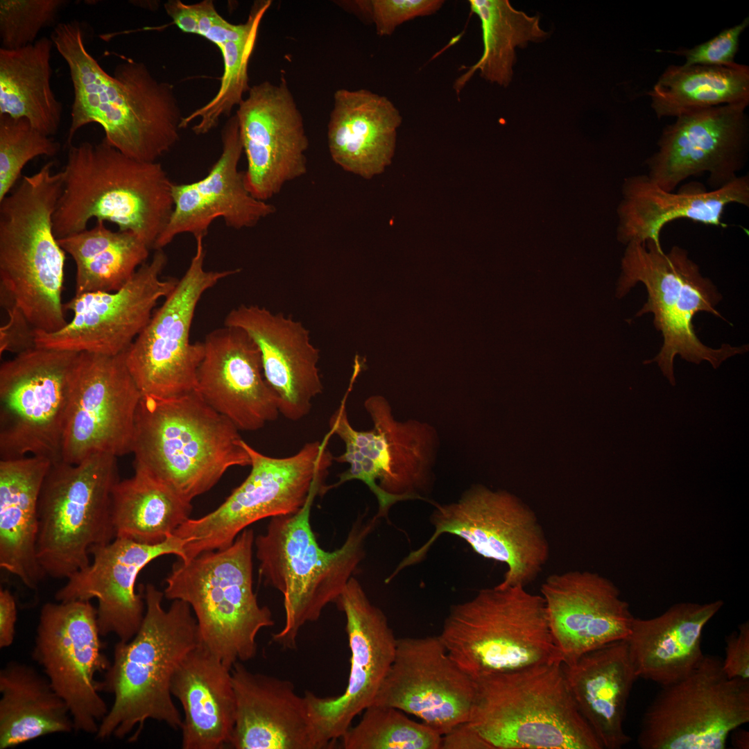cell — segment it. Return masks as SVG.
I'll use <instances>...</instances> for the list:
<instances>
[{
    "instance_id": "6da1fadb",
    "label": "cell",
    "mask_w": 749,
    "mask_h": 749,
    "mask_svg": "<svg viewBox=\"0 0 749 749\" xmlns=\"http://www.w3.org/2000/svg\"><path fill=\"white\" fill-rule=\"evenodd\" d=\"M78 20L57 24L50 38L66 62L74 89L67 144L78 130L100 125L109 145L141 162H157L180 139L184 118L173 87L147 66L126 58L107 74L88 52Z\"/></svg>"
},
{
    "instance_id": "7a4b0ae2",
    "label": "cell",
    "mask_w": 749,
    "mask_h": 749,
    "mask_svg": "<svg viewBox=\"0 0 749 749\" xmlns=\"http://www.w3.org/2000/svg\"><path fill=\"white\" fill-rule=\"evenodd\" d=\"M146 610L141 626L128 642L119 641L99 691L112 694V707L99 724L96 738L137 741L148 720L173 730L182 718L172 699L173 675L186 655L200 643L196 619L185 601L173 600L162 607L164 592L142 585Z\"/></svg>"
},
{
    "instance_id": "3957f363",
    "label": "cell",
    "mask_w": 749,
    "mask_h": 749,
    "mask_svg": "<svg viewBox=\"0 0 749 749\" xmlns=\"http://www.w3.org/2000/svg\"><path fill=\"white\" fill-rule=\"evenodd\" d=\"M62 173L53 215L57 239L84 231L96 218L133 232L151 249L173 213V183L162 164L130 158L104 138L69 144Z\"/></svg>"
},
{
    "instance_id": "277c9868",
    "label": "cell",
    "mask_w": 749,
    "mask_h": 749,
    "mask_svg": "<svg viewBox=\"0 0 749 749\" xmlns=\"http://www.w3.org/2000/svg\"><path fill=\"white\" fill-rule=\"evenodd\" d=\"M239 431L197 390L173 398L142 396L132 449L134 467L191 502L229 468L250 465Z\"/></svg>"
},
{
    "instance_id": "5b68a950",
    "label": "cell",
    "mask_w": 749,
    "mask_h": 749,
    "mask_svg": "<svg viewBox=\"0 0 749 749\" xmlns=\"http://www.w3.org/2000/svg\"><path fill=\"white\" fill-rule=\"evenodd\" d=\"M322 487L316 486L297 513L271 517L266 533L254 542L260 578L283 594L284 624L272 641L286 649L296 647L304 624L318 620L325 607L338 599L364 558V542L379 519L358 518L340 548L324 550L310 523L313 502Z\"/></svg>"
},
{
    "instance_id": "8992f818",
    "label": "cell",
    "mask_w": 749,
    "mask_h": 749,
    "mask_svg": "<svg viewBox=\"0 0 749 749\" xmlns=\"http://www.w3.org/2000/svg\"><path fill=\"white\" fill-rule=\"evenodd\" d=\"M49 161L0 201V293L37 330L54 332L68 322L62 303L65 252L53 229L62 190V171Z\"/></svg>"
},
{
    "instance_id": "52a82bcc",
    "label": "cell",
    "mask_w": 749,
    "mask_h": 749,
    "mask_svg": "<svg viewBox=\"0 0 749 749\" xmlns=\"http://www.w3.org/2000/svg\"><path fill=\"white\" fill-rule=\"evenodd\" d=\"M467 723L492 749H602L579 712L561 662L472 678Z\"/></svg>"
},
{
    "instance_id": "ba28073f",
    "label": "cell",
    "mask_w": 749,
    "mask_h": 749,
    "mask_svg": "<svg viewBox=\"0 0 749 749\" xmlns=\"http://www.w3.org/2000/svg\"><path fill=\"white\" fill-rule=\"evenodd\" d=\"M254 542L253 531L246 528L225 549L179 559L165 580L164 597L190 605L200 644L230 670L255 657L259 632L274 625L252 588Z\"/></svg>"
},
{
    "instance_id": "9c48e42d",
    "label": "cell",
    "mask_w": 749,
    "mask_h": 749,
    "mask_svg": "<svg viewBox=\"0 0 749 749\" xmlns=\"http://www.w3.org/2000/svg\"><path fill=\"white\" fill-rule=\"evenodd\" d=\"M617 294L626 295L638 283L647 292V300L636 313L653 315V325L663 341L657 354L644 364L656 363L671 385H675L674 359L700 364L707 361L717 369L728 359L748 351V345H705L694 330V317L706 312L724 319L716 307L722 295L712 280L702 275L688 252L678 246L666 252L653 241L630 242L624 255Z\"/></svg>"
},
{
    "instance_id": "30bf717a",
    "label": "cell",
    "mask_w": 749,
    "mask_h": 749,
    "mask_svg": "<svg viewBox=\"0 0 749 749\" xmlns=\"http://www.w3.org/2000/svg\"><path fill=\"white\" fill-rule=\"evenodd\" d=\"M439 636L472 678L562 662L543 597L522 586L483 589L451 605Z\"/></svg>"
},
{
    "instance_id": "8fae6325",
    "label": "cell",
    "mask_w": 749,
    "mask_h": 749,
    "mask_svg": "<svg viewBox=\"0 0 749 749\" xmlns=\"http://www.w3.org/2000/svg\"><path fill=\"white\" fill-rule=\"evenodd\" d=\"M347 393L329 419V431L345 444L335 461L349 465L334 485L322 494L352 480L364 483L379 504L376 515L386 516L398 501L420 499L433 483V465L438 447L435 429L415 420H397L388 401L372 395L364 402L372 428L358 431L350 424L345 407ZM431 502V501H430ZM432 503V502H431Z\"/></svg>"
},
{
    "instance_id": "7c38bea8",
    "label": "cell",
    "mask_w": 749,
    "mask_h": 749,
    "mask_svg": "<svg viewBox=\"0 0 749 749\" xmlns=\"http://www.w3.org/2000/svg\"><path fill=\"white\" fill-rule=\"evenodd\" d=\"M119 481L109 454L51 463L37 508L36 553L46 576L67 579L89 565L94 548L114 539L111 498Z\"/></svg>"
},
{
    "instance_id": "4fadbf2b",
    "label": "cell",
    "mask_w": 749,
    "mask_h": 749,
    "mask_svg": "<svg viewBox=\"0 0 749 749\" xmlns=\"http://www.w3.org/2000/svg\"><path fill=\"white\" fill-rule=\"evenodd\" d=\"M332 435L329 430L321 441L307 442L296 454L283 458L264 455L243 441L251 466L246 479L214 510L189 518L175 531V535L189 540L183 561L229 546L259 520L300 510L312 490L323 485L334 460L328 449Z\"/></svg>"
},
{
    "instance_id": "5bb4252c",
    "label": "cell",
    "mask_w": 749,
    "mask_h": 749,
    "mask_svg": "<svg viewBox=\"0 0 749 749\" xmlns=\"http://www.w3.org/2000/svg\"><path fill=\"white\" fill-rule=\"evenodd\" d=\"M434 532L397 565L390 577L420 562L443 534L458 536L479 555L505 563L500 587H526L540 574L549 556L545 533L534 513L511 495L483 486L467 490L455 502L435 503Z\"/></svg>"
},
{
    "instance_id": "9a60e30c",
    "label": "cell",
    "mask_w": 749,
    "mask_h": 749,
    "mask_svg": "<svg viewBox=\"0 0 749 749\" xmlns=\"http://www.w3.org/2000/svg\"><path fill=\"white\" fill-rule=\"evenodd\" d=\"M79 352L35 347L0 366V458L62 460L73 370Z\"/></svg>"
},
{
    "instance_id": "2e32d148",
    "label": "cell",
    "mask_w": 749,
    "mask_h": 749,
    "mask_svg": "<svg viewBox=\"0 0 749 749\" xmlns=\"http://www.w3.org/2000/svg\"><path fill=\"white\" fill-rule=\"evenodd\" d=\"M748 722L749 680L729 678L720 657L704 655L689 675L662 686L643 714L637 742L642 749H723Z\"/></svg>"
},
{
    "instance_id": "e0dca14e",
    "label": "cell",
    "mask_w": 749,
    "mask_h": 749,
    "mask_svg": "<svg viewBox=\"0 0 749 749\" xmlns=\"http://www.w3.org/2000/svg\"><path fill=\"white\" fill-rule=\"evenodd\" d=\"M203 239H195L196 252L184 274L126 352L127 366L142 396L173 398L196 390L204 345L190 341L196 309L207 290L240 271L206 270Z\"/></svg>"
},
{
    "instance_id": "ac0fdd59",
    "label": "cell",
    "mask_w": 749,
    "mask_h": 749,
    "mask_svg": "<svg viewBox=\"0 0 749 749\" xmlns=\"http://www.w3.org/2000/svg\"><path fill=\"white\" fill-rule=\"evenodd\" d=\"M101 636L90 601L49 602L40 610L32 653L67 703L74 730L92 734L109 709L95 678L111 662Z\"/></svg>"
},
{
    "instance_id": "d6986e66",
    "label": "cell",
    "mask_w": 749,
    "mask_h": 749,
    "mask_svg": "<svg viewBox=\"0 0 749 749\" xmlns=\"http://www.w3.org/2000/svg\"><path fill=\"white\" fill-rule=\"evenodd\" d=\"M126 352L107 356L79 352L72 373L62 461L76 464L96 454L132 453L142 395Z\"/></svg>"
},
{
    "instance_id": "ffe728a7",
    "label": "cell",
    "mask_w": 749,
    "mask_h": 749,
    "mask_svg": "<svg viewBox=\"0 0 749 749\" xmlns=\"http://www.w3.org/2000/svg\"><path fill=\"white\" fill-rule=\"evenodd\" d=\"M167 264L163 249L155 250L121 289L75 295L64 304L72 319L54 332L35 329V347L115 356L126 352L149 322L160 298L178 279L160 275Z\"/></svg>"
},
{
    "instance_id": "44dd1931",
    "label": "cell",
    "mask_w": 749,
    "mask_h": 749,
    "mask_svg": "<svg viewBox=\"0 0 749 749\" xmlns=\"http://www.w3.org/2000/svg\"><path fill=\"white\" fill-rule=\"evenodd\" d=\"M344 613L350 650L347 687L337 696L306 691L309 715L324 749L334 748L354 718L372 705L394 661L397 639L384 612L351 577L335 602Z\"/></svg>"
},
{
    "instance_id": "7402d4cb",
    "label": "cell",
    "mask_w": 749,
    "mask_h": 749,
    "mask_svg": "<svg viewBox=\"0 0 749 749\" xmlns=\"http://www.w3.org/2000/svg\"><path fill=\"white\" fill-rule=\"evenodd\" d=\"M748 103L727 104L685 112L667 125L657 150L646 160L648 177L672 191L684 180L708 173L718 189L745 166L749 148Z\"/></svg>"
},
{
    "instance_id": "603a6c76",
    "label": "cell",
    "mask_w": 749,
    "mask_h": 749,
    "mask_svg": "<svg viewBox=\"0 0 749 749\" xmlns=\"http://www.w3.org/2000/svg\"><path fill=\"white\" fill-rule=\"evenodd\" d=\"M247 160L246 187L266 202L307 171L309 139L286 80L250 87L235 114Z\"/></svg>"
},
{
    "instance_id": "cb8c5ba5",
    "label": "cell",
    "mask_w": 749,
    "mask_h": 749,
    "mask_svg": "<svg viewBox=\"0 0 749 749\" xmlns=\"http://www.w3.org/2000/svg\"><path fill=\"white\" fill-rule=\"evenodd\" d=\"M475 695L473 678L439 635L404 637L373 704L412 714L442 736L468 721Z\"/></svg>"
},
{
    "instance_id": "d4e9b609",
    "label": "cell",
    "mask_w": 749,
    "mask_h": 749,
    "mask_svg": "<svg viewBox=\"0 0 749 749\" xmlns=\"http://www.w3.org/2000/svg\"><path fill=\"white\" fill-rule=\"evenodd\" d=\"M187 542L174 534L157 544L114 538L92 550V561L68 578L55 599L58 602L96 599L101 635L114 634L119 641L128 642L139 630L146 610L142 585L138 592L135 589L139 574L162 556L173 554L184 560Z\"/></svg>"
},
{
    "instance_id": "484cf974",
    "label": "cell",
    "mask_w": 749,
    "mask_h": 749,
    "mask_svg": "<svg viewBox=\"0 0 749 749\" xmlns=\"http://www.w3.org/2000/svg\"><path fill=\"white\" fill-rule=\"evenodd\" d=\"M548 622L562 663L626 639L634 619L609 579L586 571L554 574L541 586Z\"/></svg>"
},
{
    "instance_id": "4316f807",
    "label": "cell",
    "mask_w": 749,
    "mask_h": 749,
    "mask_svg": "<svg viewBox=\"0 0 749 749\" xmlns=\"http://www.w3.org/2000/svg\"><path fill=\"white\" fill-rule=\"evenodd\" d=\"M221 139V155L205 177L188 184L173 183L174 209L153 245L155 250L163 249L181 234L205 238L218 218L227 227L241 230L255 227L275 212L274 205L250 193L243 172L239 171L243 148L236 114L224 125Z\"/></svg>"
},
{
    "instance_id": "83f0119b",
    "label": "cell",
    "mask_w": 749,
    "mask_h": 749,
    "mask_svg": "<svg viewBox=\"0 0 749 749\" xmlns=\"http://www.w3.org/2000/svg\"><path fill=\"white\" fill-rule=\"evenodd\" d=\"M197 371L203 399L239 431H257L279 413L264 375L260 352L242 329L224 325L209 333Z\"/></svg>"
},
{
    "instance_id": "f1b7e54d",
    "label": "cell",
    "mask_w": 749,
    "mask_h": 749,
    "mask_svg": "<svg viewBox=\"0 0 749 749\" xmlns=\"http://www.w3.org/2000/svg\"><path fill=\"white\" fill-rule=\"evenodd\" d=\"M224 325L242 329L257 345L279 413L294 422L306 417L323 390L319 350L311 343L309 330L291 317L258 305L232 309Z\"/></svg>"
},
{
    "instance_id": "f546056e",
    "label": "cell",
    "mask_w": 749,
    "mask_h": 749,
    "mask_svg": "<svg viewBox=\"0 0 749 749\" xmlns=\"http://www.w3.org/2000/svg\"><path fill=\"white\" fill-rule=\"evenodd\" d=\"M236 702L229 748L323 749L306 698L289 680L248 670L242 662L230 670Z\"/></svg>"
},
{
    "instance_id": "4dcf8cb0",
    "label": "cell",
    "mask_w": 749,
    "mask_h": 749,
    "mask_svg": "<svg viewBox=\"0 0 749 749\" xmlns=\"http://www.w3.org/2000/svg\"><path fill=\"white\" fill-rule=\"evenodd\" d=\"M619 209V238L625 243L653 241L660 244V233L669 223L685 218L707 225L725 227L722 218L727 206L749 207V176L738 175L723 187L706 189L689 183L680 190L667 191L646 174L629 178L623 187Z\"/></svg>"
},
{
    "instance_id": "1f68e13d",
    "label": "cell",
    "mask_w": 749,
    "mask_h": 749,
    "mask_svg": "<svg viewBox=\"0 0 749 749\" xmlns=\"http://www.w3.org/2000/svg\"><path fill=\"white\" fill-rule=\"evenodd\" d=\"M402 121L386 96L366 89L336 90L327 126L332 161L364 179L382 173L392 162Z\"/></svg>"
},
{
    "instance_id": "d6a6232c",
    "label": "cell",
    "mask_w": 749,
    "mask_h": 749,
    "mask_svg": "<svg viewBox=\"0 0 749 749\" xmlns=\"http://www.w3.org/2000/svg\"><path fill=\"white\" fill-rule=\"evenodd\" d=\"M723 604L682 602L656 617H634L626 641L637 678L665 686L689 675L704 657L703 629Z\"/></svg>"
},
{
    "instance_id": "836d02e7",
    "label": "cell",
    "mask_w": 749,
    "mask_h": 749,
    "mask_svg": "<svg viewBox=\"0 0 749 749\" xmlns=\"http://www.w3.org/2000/svg\"><path fill=\"white\" fill-rule=\"evenodd\" d=\"M574 700L603 748L620 749L631 739L624 730L628 701L638 678L626 639L561 662Z\"/></svg>"
},
{
    "instance_id": "e575fe53",
    "label": "cell",
    "mask_w": 749,
    "mask_h": 749,
    "mask_svg": "<svg viewBox=\"0 0 749 749\" xmlns=\"http://www.w3.org/2000/svg\"><path fill=\"white\" fill-rule=\"evenodd\" d=\"M171 692L182 707V749L229 747L236 702L230 669L200 643L175 670Z\"/></svg>"
},
{
    "instance_id": "d590c367",
    "label": "cell",
    "mask_w": 749,
    "mask_h": 749,
    "mask_svg": "<svg viewBox=\"0 0 749 749\" xmlns=\"http://www.w3.org/2000/svg\"><path fill=\"white\" fill-rule=\"evenodd\" d=\"M51 463L37 456L0 460V567L31 589L46 577L36 553L37 508Z\"/></svg>"
},
{
    "instance_id": "8d00e7d4",
    "label": "cell",
    "mask_w": 749,
    "mask_h": 749,
    "mask_svg": "<svg viewBox=\"0 0 749 749\" xmlns=\"http://www.w3.org/2000/svg\"><path fill=\"white\" fill-rule=\"evenodd\" d=\"M0 749L74 730L65 701L30 665L8 662L0 670Z\"/></svg>"
},
{
    "instance_id": "74e56055",
    "label": "cell",
    "mask_w": 749,
    "mask_h": 749,
    "mask_svg": "<svg viewBox=\"0 0 749 749\" xmlns=\"http://www.w3.org/2000/svg\"><path fill=\"white\" fill-rule=\"evenodd\" d=\"M53 46L44 36L19 49L0 48V114L24 118L48 136L57 133L62 112L51 86Z\"/></svg>"
},
{
    "instance_id": "f35d334b",
    "label": "cell",
    "mask_w": 749,
    "mask_h": 749,
    "mask_svg": "<svg viewBox=\"0 0 749 749\" xmlns=\"http://www.w3.org/2000/svg\"><path fill=\"white\" fill-rule=\"evenodd\" d=\"M189 501L144 471L119 481L112 490L111 518L114 538L157 544L173 535L192 511Z\"/></svg>"
},
{
    "instance_id": "ab89813d",
    "label": "cell",
    "mask_w": 749,
    "mask_h": 749,
    "mask_svg": "<svg viewBox=\"0 0 749 749\" xmlns=\"http://www.w3.org/2000/svg\"><path fill=\"white\" fill-rule=\"evenodd\" d=\"M58 241L76 264L75 295L119 290L146 262L150 249L133 232L113 231L99 220Z\"/></svg>"
},
{
    "instance_id": "60d3db41",
    "label": "cell",
    "mask_w": 749,
    "mask_h": 749,
    "mask_svg": "<svg viewBox=\"0 0 749 749\" xmlns=\"http://www.w3.org/2000/svg\"><path fill=\"white\" fill-rule=\"evenodd\" d=\"M658 119L727 104H749V67L670 65L647 92Z\"/></svg>"
},
{
    "instance_id": "b9f144b4",
    "label": "cell",
    "mask_w": 749,
    "mask_h": 749,
    "mask_svg": "<svg viewBox=\"0 0 749 749\" xmlns=\"http://www.w3.org/2000/svg\"><path fill=\"white\" fill-rule=\"evenodd\" d=\"M468 2L481 21L483 51L477 62L456 80L454 87L458 94L477 71L484 80L507 87L517 60L515 49L524 48L529 42H542L549 33L540 27L538 16H529L515 9L508 0Z\"/></svg>"
},
{
    "instance_id": "7bdbcfd3",
    "label": "cell",
    "mask_w": 749,
    "mask_h": 749,
    "mask_svg": "<svg viewBox=\"0 0 749 749\" xmlns=\"http://www.w3.org/2000/svg\"><path fill=\"white\" fill-rule=\"evenodd\" d=\"M442 736L402 711L372 704L339 739L343 749H440Z\"/></svg>"
},
{
    "instance_id": "ee69618b",
    "label": "cell",
    "mask_w": 749,
    "mask_h": 749,
    "mask_svg": "<svg viewBox=\"0 0 749 749\" xmlns=\"http://www.w3.org/2000/svg\"><path fill=\"white\" fill-rule=\"evenodd\" d=\"M259 25L260 23L257 24L241 39L229 41L218 47L223 60L219 89L209 102L184 117L181 128L198 119L192 130L197 135L206 134L217 126L221 117L229 116L232 108L240 104L243 94L250 88L248 69Z\"/></svg>"
},
{
    "instance_id": "f6af8a7d",
    "label": "cell",
    "mask_w": 749,
    "mask_h": 749,
    "mask_svg": "<svg viewBox=\"0 0 749 749\" xmlns=\"http://www.w3.org/2000/svg\"><path fill=\"white\" fill-rule=\"evenodd\" d=\"M60 144L24 118L0 114V201L12 190L24 166L40 155L52 157Z\"/></svg>"
},
{
    "instance_id": "bcb514c9",
    "label": "cell",
    "mask_w": 749,
    "mask_h": 749,
    "mask_svg": "<svg viewBox=\"0 0 749 749\" xmlns=\"http://www.w3.org/2000/svg\"><path fill=\"white\" fill-rule=\"evenodd\" d=\"M67 0H1V48L13 50L34 43L42 29L53 26Z\"/></svg>"
},
{
    "instance_id": "7dc6e473",
    "label": "cell",
    "mask_w": 749,
    "mask_h": 749,
    "mask_svg": "<svg viewBox=\"0 0 749 749\" xmlns=\"http://www.w3.org/2000/svg\"><path fill=\"white\" fill-rule=\"evenodd\" d=\"M443 0H358L345 3L361 18L374 24L380 37L390 36L403 23L435 14Z\"/></svg>"
},
{
    "instance_id": "c3c4849f",
    "label": "cell",
    "mask_w": 749,
    "mask_h": 749,
    "mask_svg": "<svg viewBox=\"0 0 749 749\" xmlns=\"http://www.w3.org/2000/svg\"><path fill=\"white\" fill-rule=\"evenodd\" d=\"M749 25V17L741 23L723 30L711 40L691 49L680 48L667 51L685 58L684 66L705 65L730 67L734 65V57L739 48L742 33Z\"/></svg>"
},
{
    "instance_id": "681fc988",
    "label": "cell",
    "mask_w": 749,
    "mask_h": 749,
    "mask_svg": "<svg viewBox=\"0 0 749 749\" xmlns=\"http://www.w3.org/2000/svg\"><path fill=\"white\" fill-rule=\"evenodd\" d=\"M1 306L9 316L8 322L0 329V353L17 354L35 347V329L22 311L6 295L0 293Z\"/></svg>"
},
{
    "instance_id": "f907efd6",
    "label": "cell",
    "mask_w": 749,
    "mask_h": 749,
    "mask_svg": "<svg viewBox=\"0 0 749 749\" xmlns=\"http://www.w3.org/2000/svg\"><path fill=\"white\" fill-rule=\"evenodd\" d=\"M725 657L723 668L730 678L749 680V623L739 626L738 630L725 637Z\"/></svg>"
},
{
    "instance_id": "816d5d0a",
    "label": "cell",
    "mask_w": 749,
    "mask_h": 749,
    "mask_svg": "<svg viewBox=\"0 0 749 749\" xmlns=\"http://www.w3.org/2000/svg\"><path fill=\"white\" fill-rule=\"evenodd\" d=\"M440 749H492L467 722L458 724L442 736Z\"/></svg>"
},
{
    "instance_id": "f5cc1de1",
    "label": "cell",
    "mask_w": 749,
    "mask_h": 749,
    "mask_svg": "<svg viewBox=\"0 0 749 749\" xmlns=\"http://www.w3.org/2000/svg\"><path fill=\"white\" fill-rule=\"evenodd\" d=\"M17 606L14 596L8 589H0V648L9 647L15 636Z\"/></svg>"
},
{
    "instance_id": "db71d44e",
    "label": "cell",
    "mask_w": 749,
    "mask_h": 749,
    "mask_svg": "<svg viewBox=\"0 0 749 749\" xmlns=\"http://www.w3.org/2000/svg\"><path fill=\"white\" fill-rule=\"evenodd\" d=\"M164 8L174 24L182 31L197 34L198 20L193 4H185L179 0H171L164 3Z\"/></svg>"
},
{
    "instance_id": "11a10c76",
    "label": "cell",
    "mask_w": 749,
    "mask_h": 749,
    "mask_svg": "<svg viewBox=\"0 0 749 749\" xmlns=\"http://www.w3.org/2000/svg\"><path fill=\"white\" fill-rule=\"evenodd\" d=\"M193 6L198 20L197 35L207 38L224 18L218 13L211 0H204Z\"/></svg>"
},
{
    "instance_id": "9f6ffc18",
    "label": "cell",
    "mask_w": 749,
    "mask_h": 749,
    "mask_svg": "<svg viewBox=\"0 0 749 749\" xmlns=\"http://www.w3.org/2000/svg\"><path fill=\"white\" fill-rule=\"evenodd\" d=\"M730 734H732V742L735 748H748L749 735L746 730L737 728Z\"/></svg>"
}]
</instances>
